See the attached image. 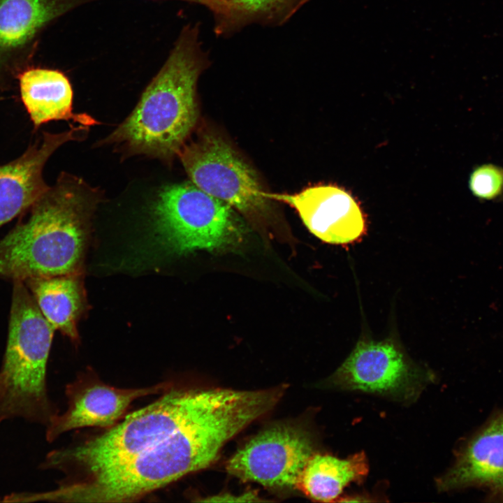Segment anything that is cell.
Listing matches in <instances>:
<instances>
[{
  "instance_id": "obj_1",
  "label": "cell",
  "mask_w": 503,
  "mask_h": 503,
  "mask_svg": "<svg viewBox=\"0 0 503 503\" xmlns=\"http://www.w3.org/2000/svg\"><path fill=\"white\" fill-rule=\"evenodd\" d=\"M97 196L81 180L61 175L31 206L29 219L0 241V279L72 275L82 258Z\"/></svg>"
},
{
  "instance_id": "obj_2",
  "label": "cell",
  "mask_w": 503,
  "mask_h": 503,
  "mask_svg": "<svg viewBox=\"0 0 503 503\" xmlns=\"http://www.w3.org/2000/svg\"><path fill=\"white\" fill-rule=\"evenodd\" d=\"M198 24L186 26L129 116L108 137L131 154L168 160L186 143L198 118L196 86L210 64Z\"/></svg>"
},
{
  "instance_id": "obj_3",
  "label": "cell",
  "mask_w": 503,
  "mask_h": 503,
  "mask_svg": "<svg viewBox=\"0 0 503 503\" xmlns=\"http://www.w3.org/2000/svg\"><path fill=\"white\" fill-rule=\"evenodd\" d=\"M225 388H173L103 433L48 454L45 468L80 476L122 462L154 446L210 408Z\"/></svg>"
},
{
  "instance_id": "obj_4",
  "label": "cell",
  "mask_w": 503,
  "mask_h": 503,
  "mask_svg": "<svg viewBox=\"0 0 503 503\" xmlns=\"http://www.w3.org/2000/svg\"><path fill=\"white\" fill-rule=\"evenodd\" d=\"M262 414V406L251 391L226 388L203 414L131 460L134 482L150 493L208 467L228 440Z\"/></svg>"
},
{
  "instance_id": "obj_5",
  "label": "cell",
  "mask_w": 503,
  "mask_h": 503,
  "mask_svg": "<svg viewBox=\"0 0 503 503\" xmlns=\"http://www.w3.org/2000/svg\"><path fill=\"white\" fill-rule=\"evenodd\" d=\"M54 330L24 282L13 281L8 341L0 370V422L18 417L48 425L55 414L46 389Z\"/></svg>"
},
{
  "instance_id": "obj_6",
  "label": "cell",
  "mask_w": 503,
  "mask_h": 503,
  "mask_svg": "<svg viewBox=\"0 0 503 503\" xmlns=\"http://www.w3.org/2000/svg\"><path fill=\"white\" fill-rule=\"evenodd\" d=\"M152 215L158 241L173 254L224 249L240 240L243 232L233 207L191 182L163 187Z\"/></svg>"
},
{
  "instance_id": "obj_7",
  "label": "cell",
  "mask_w": 503,
  "mask_h": 503,
  "mask_svg": "<svg viewBox=\"0 0 503 503\" xmlns=\"http://www.w3.org/2000/svg\"><path fill=\"white\" fill-rule=\"evenodd\" d=\"M177 155L191 182L205 193L251 219L269 212L270 194L252 167L218 134L201 133Z\"/></svg>"
},
{
  "instance_id": "obj_8",
  "label": "cell",
  "mask_w": 503,
  "mask_h": 503,
  "mask_svg": "<svg viewBox=\"0 0 503 503\" xmlns=\"http://www.w3.org/2000/svg\"><path fill=\"white\" fill-rule=\"evenodd\" d=\"M434 380L431 371L411 363L392 341L361 340L327 382L343 391L410 403Z\"/></svg>"
},
{
  "instance_id": "obj_9",
  "label": "cell",
  "mask_w": 503,
  "mask_h": 503,
  "mask_svg": "<svg viewBox=\"0 0 503 503\" xmlns=\"http://www.w3.org/2000/svg\"><path fill=\"white\" fill-rule=\"evenodd\" d=\"M314 453L310 433L289 423L258 432L226 463L228 472L243 481L275 488L298 487L302 471Z\"/></svg>"
},
{
  "instance_id": "obj_10",
  "label": "cell",
  "mask_w": 503,
  "mask_h": 503,
  "mask_svg": "<svg viewBox=\"0 0 503 503\" xmlns=\"http://www.w3.org/2000/svg\"><path fill=\"white\" fill-rule=\"evenodd\" d=\"M168 382L136 388H119L103 383L90 371L66 386V411L55 414L47 425L46 438L52 442L61 434L85 427L110 428L126 412L131 402L150 395L163 393Z\"/></svg>"
},
{
  "instance_id": "obj_11",
  "label": "cell",
  "mask_w": 503,
  "mask_h": 503,
  "mask_svg": "<svg viewBox=\"0 0 503 503\" xmlns=\"http://www.w3.org/2000/svg\"><path fill=\"white\" fill-rule=\"evenodd\" d=\"M289 204L307 229L321 240L347 246L361 240L367 224L363 210L344 189L333 184L309 187L293 194H271Z\"/></svg>"
},
{
  "instance_id": "obj_12",
  "label": "cell",
  "mask_w": 503,
  "mask_h": 503,
  "mask_svg": "<svg viewBox=\"0 0 503 503\" xmlns=\"http://www.w3.org/2000/svg\"><path fill=\"white\" fill-rule=\"evenodd\" d=\"M436 483L440 492L483 489L487 502L503 490V409L465 440Z\"/></svg>"
},
{
  "instance_id": "obj_13",
  "label": "cell",
  "mask_w": 503,
  "mask_h": 503,
  "mask_svg": "<svg viewBox=\"0 0 503 503\" xmlns=\"http://www.w3.org/2000/svg\"><path fill=\"white\" fill-rule=\"evenodd\" d=\"M88 126H72L60 133H45L17 159L0 166V227L31 207L48 189L42 173L52 153L66 142L79 140Z\"/></svg>"
},
{
  "instance_id": "obj_14",
  "label": "cell",
  "mask_w": 503,
  "mask_h": 503,
  "mask_svg": "<svg viewBox=\"0 0 503 503\" xmlns=\"http://www.w3.org/2000/svg\"><path fill=\"white\" fill-rule=\"evenodd\" d=\"M18 79L22 101L35 129L53 120H71L86 126L99 123L85 113L73 112L72 87L63 73L31 68Z\"/></svg>"
},
{
  "instance_id": "obj_15",
  "label": "cell",
  "mask_w": 503,
  "mask_h": 503,
  "mask_svg": "<svg viewBox=\"0 0 503 503\" xmlns=\"http://www.w3.org/2000/svg\"><path fill=\"white\" fill-rule=\"evenodd\" d=\"M87 0H0V49L29 42L47 24Z\"/></svg>"
},
{
  "instance_id": "obj_16",
  "label": "cell",
  "mask_w": 503,
  "mask_h": 503,
  "mask_svg": "<svg viewBox=\"0 0 503 503\" xmlns=\"http://www.w3.org/2000/svg\"><path fill=\"white\" fill-rule=\"evenodd\" d=\"M367 472L363 452L345 459L314 453L302 471L298 488L314 500L333 502L349 483H361Z\"/></svg>"
},
{
  "instance_id": "obj_17",
  "label": "cell",
  "mask_w": 503,
  "mask_h": 503,
  "mask_svg": "<svg viewBox=\"0 0 503 503\" xmlns=\"http://www.w3.org/2000/svg\"><path fill=\"white\" fill-rule=\"evenodd\" d=\"M308 0H207L214 19V32L229 36L252 24L280 26Z\"/></svg>"
},
{
  "instance_id": "obj_18",
  "label": "cell",
  "mask_w": 503,
  "mask_h": 503,
  "mask_svg": "<svg viewBox=\"0 0 503 503\" xmlns=\"http://www.w3.org/2000/svg\"><path fill=\"white\" fill-rule=\"evenodd\" d=\"M40 311L54 330L77 338L76 323L82 309L78 281L72 275L32 278L24 282Z\"/></svg>"
},
{
  "instance_id": "obj_19",
  "label": "cell",
  "mask_w": 503,
  "mask_h": 503,
  "mask_svg": "<svg viewBox=\"0 0 503 503\" xmlns=\"http://www.w3.org/2000/svg\"><path fill=\"white\" fill-rule=\"evenodd\" d=\"M468 186L472 194L481 201H498L503 198V168L493 163L476 166Z\"/></svg>"
},
{
  "instance_id": "obj_20",
  "label": "cell",
  "mask_w": 503,
  "mask_h": 503,
  "mask_svg": "<svg viewBox=\"0 0 503 503\" xmlns=\"http://www.w3.org/2000/svg\"><path fill=\"white\" fill-rule=\"evenodd\" d=\"M205 502H258L262 501L258 499V495L254 492H248L239 495H233L231 494H221L216 496H212L206 498Z\"/></svg>"
},
{
  "instance_id": "obj_21",
  "label": "cell",
  "mask_w": 503,
  "mask_h": 503,
  "mask_svg": "<svg viewBox=\"0 0 503 503\" xmlns=\"http://www.w3.org/2000/svg\"><path fill=\"white\" fill-rule=\"evenodd\" d=\"M489 502H503V490L497 495L491 498Z\"/></svg>"
},
{
  "instance_id": "obj_22",
  "label": "cell",
  "mask_w": 503,
  "mask_h": 503,
  "mask_svg": "<svg viewBox=\"0 0 503 503\" xmlns=\"http://www.w3.org/2000/svg\"><path fill=\"white\" fill-rule=\"evenodd\" d=\"M184 1H191V2L198 3L202 4L203 6H205L207 0H184Z\"/></svg>"
}]
</instances>
